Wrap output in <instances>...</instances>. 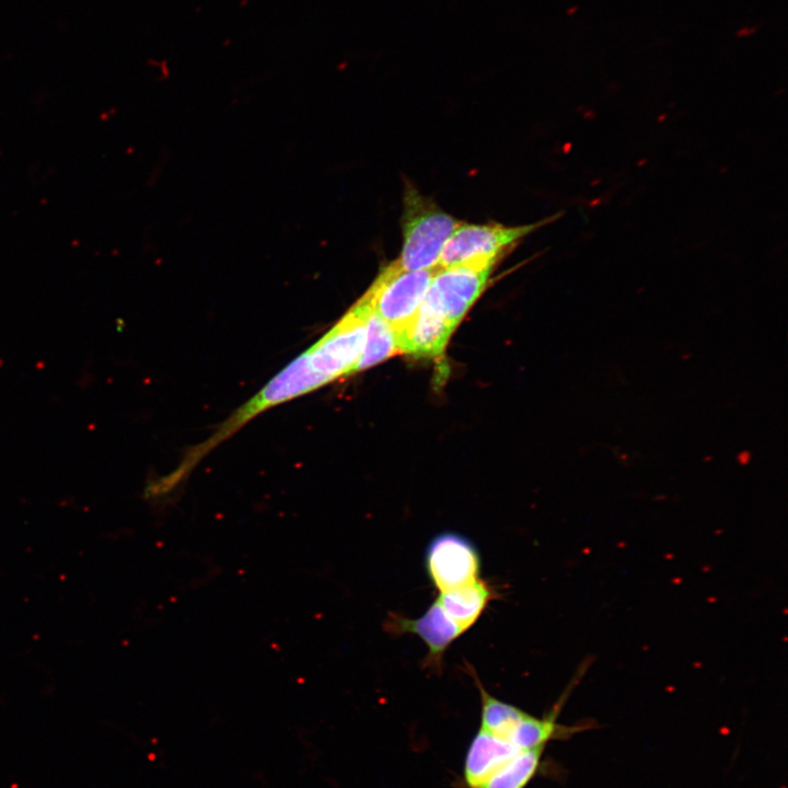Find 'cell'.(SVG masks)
I'll return each mask as SVG.
<instances>
[{
    "label": "cell",
    "instance_id": "1",
    "mask_svg": "<svg viewBox=\"0 0 788 788\" xmlns=\"http://www.w3.org/2000/svg\"><path fill=\"white\" fill-rule=\"evenodd\" d=\"M461 222L407 183L403 197V246L394 263L406 271L437 268L447 240Z\"/></svg>",
    "mask_w": 788,
    "mask_h": 788
},
{
    "label": "cell",
    "instance_id": "2",
    "mask_svg": "<svg viewBox=\"0 0 788 788\" xmlns=\"http://www.w3.org/2000/svg\"><path fill=\"white\" fill-rule=\"evenodd\" d=\"M581 665L573 677V684L568 686L548 716H532L514 705L490 696L482 704L479 728L523 750L545 748L551 741L567 739L588 729V725L565 726L557 722L564 700L589 668L588 662Z\"/></svg>",
    "mask_w": 788,
    "mask_h": 788
},
{
    "label": "cell",
    "instance_id": "3",
    "mask_svg": "<svg viewBox=\"0 0 788 788\" xmlns=\"http://www.w3.org/2000/svg\"><path fill=\"white\" fill-rule=\"evenodd\" d=\"M561 213L535 223L507 227L497 223L461 222L447 240L438 263L439 268L453 266L493 267L525 235L554 221Z\"/></svg>",
    "mask_w": 788,
    "mask_h": 788
},
{
    "label": "cell",
    "instance_id": "4",
    "mask_svg": "<svg viewBox=\"0 0 788 788\" xmlns=\"http://www.w3.org/2000/svg\"><path fill=\"white\" fill-rule=\"evenodd\" d=\"M438 268L406 271L391 262L363 294L394 332L397 344L415 318Z\"/></svg>",
    "mask_w": 788,
    "mask_h": 788
},
{
    "label": "cell",
    "instance_id": "5",
    "mask_svg": "<svg viewBox=\"0 0 788 788\" xmlns=\"http://www.w3.org/2000/svg\"><path fill=\"white\" fill-rule=\"evenodd\" d=\"M491 270L472 266L438 268L421 304L456 327L484 291Z\"/></svg>",
    "mask_w": 788,
    "mask_h": 788
},
{
    "label": "cell",
    "instance_id": "6",
    "mask_svg": "<svg viewBox=\"0 0 788 788\" xmlns=\"http://www.w3.org/2000/svg\"><path fill=\"white\" fill-rule=\"evenodd\" d=\"M480 555L465 535L443 532L433 536L425 553L427 575L438 590L448 591L479 578Z\"/></svg>",
    "mask_w": 788,
    "mask_h": 788
},
{
    "label": "cell",
    "instance_id": "7",
    "mask_svg": "<svg viewBox=\"0 0 788 788\" xmlns=\"http://www.w3.org/2000/svg\"><path fill=\"white\" fill-rule=\"evenodd\" d=\"M385 629L395 635L414 634L427 646L426 667L439 670L447 649L464 631L444 612L437 600L416 618L391 613L385 621Z\"/></svg>",
    "mask_w": 788,
    "mask_h": 788
},
{
    "label": "cell",
    "instance_id": "8",
    "mask_svg": "<svg viewBox=\"0 0 788 788\" xmlns=\"http://www.w3.org/2000/svg\"><path fill=\"white\" fill-rule=\"evenodd\" d=\"M454 328L443 316L420 304L415 318L398 339L399 352L434 358L443 352Z\"/></svg>",
    "mask_w": 788,
    "mask_h": 788
},
{
    "label": "cell",
    "instance_id": "9",
    "mask_svg": "<svg viewBox=\"0 0 788 788\" xmlns=\"http://www.w3.org/2000/svg\"><path fill=\"white\" fill-rule=\"evenodd\" d=\"M495 595L494 588L477 578L464 586L439 592L436 600L465 633L479 619Z\"/></svg>",
    "mask_w": 788,
    "mask_h": 788
},
{
    "label": "cell",
    "instance_id": "10",
    "mask_svg": "<svg viewBox=\"0 0 788 788\" xmlns=\"http://www.w3.org/2000/svg\"><path fill=\"white\" fill-rule=\"evenodd\" d=\"M397 354L399 348L394 332L370 306L364 346L352 373L371 368Z\"/></svg>",
    "mask_w": 788,
    "mask_h": 788
},
{
    "label": "cell",
    "instance_id": "11",
    "mask_svg": "<svg viewBox=\"0 0 788 788\" xmlns=\"http://www.w3.org/2000/svg\"><path fill=\"white\" fill-rule=\"evenodd\" d=\"M544 749L521 752L480 788H525L541 766Z\"/></svg>",
    "mask_w": 788,
    "mask_h": 788
}]
</instances>
